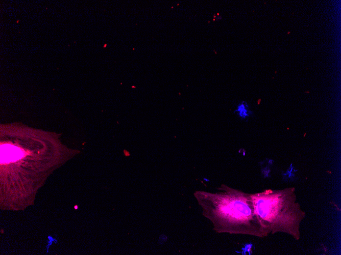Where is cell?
Instances as JSON below:
<instances>
[{
    "instance_id": "cell-1",
    "label": "cell",
    "mask_w": 341,
    "mask_h": 255,
    "mask_svg": "<svg viewBox=\"0 0 341 255\" xmlns=\"http://www.w3.org/2000/svg\"><path fill=\"white\" fill-rule=\"evenodd\" d=\"M222 189L223 192L216 193H194L216 230L260 237L270 233L256 213L251 194L228 187Z\"/></svg>"
},
{
    "instance_id": "cell-2",
    "label": "cell",
    "mask_w": 341,
    "mask_h": 255,
    "mask_svg": "<svg viewBox=\"0 0 341 255\" xmlns=\"http://www.w3.org/2000/svg\"><path fill=\"white\" fill-rule=\"evenodd\" d=\"M294 190L269 189L251 194L256 213L269 233L281 232L300 238V224L305 214L296 202Z\"/></svg>"
},
{
    "instance_id": "cell-3",
    "label": "cell",
    "mask_w": 341,
    "mask_h": 255,
    "mask_svg": "<svg viewBox=\"0 0 341 255\" xmlns=\"http://www.w3.org/2000/svg\"><path fill=\"white\" fill-rule=\"evenodd\" d=\"M235 111L242 119H246L252 114V111L249 109V105L245 101H242L239 103Z\"/></svg>"
},
{
    "instance_id": "cell-4",
    "label": "cell",
    "mask_w": 341,
    "mask_h": 255,
    "mask_svg": "<svg viewBox=\"0 0 341 255\" xmlns=\"http://www.w3.org/2000/svg\"><path fill=\"white\" fill-rule=\"evenodd\" d=\"M124 154H125V156H129V155H130V154L129 153V152L128 151H127V150H124Z\"/></svg>"
}]
</instances>
